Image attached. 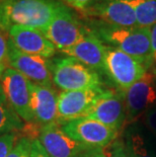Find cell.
I'll return each mask as SVG.
<instances>
[{
	"mask_svg": "<svg viewBox=\"0 0 156 157\" xmlns=\"http://www.w3.org/2000/svg\"><path fill=\"white\" fill-rule=\"evenodd\" d=\"M105 49L107 46L88 29L83 39L63 53L75 58L96 72H104Z\"/></svg>",
	"mask_w": 156,
	"mask_h": 157,
	"instance_id": "16",
	"label": "cell"
},
{
	"mask_svg": "<svg viewBox=\"0 0 156 157\" xmlns=\"http://www.w3.org/2000/svg\"><path fill=\"white\" fill-rule=\"evenodd\" d=\"M32 157H50L44 148L42 147L41 143L39 142L38 139H32Z\"/></svg>",
	"mask_w": 156,
	"mask_h": 157,
	"instance_id": "26",
	"label": "cell"
},
{
	"mask_svg": "<svg viewBox=\"0 0 156 157\" xmlns=\"http://www.w3.org/2000/svg\"><path fill=\"white\" fill-rule=\"evenodd\" d=\"M8 67V38L0 29V77Z\"/></svg>",
	"mask_w": 156,
	"mask_h": 157,
	"instance_id": "22",
	"label": "cell"
},
{
	"mask_svg": "<svg viewBox=\"0 0 156 157\" xmlns=\"http://www.w3.org/2000/svg\"><path fill=\"white\" fill-rule=\"evenodd\" d=\"M108 90L101 86L91 89L62 91L58 95L59 125L85 117Z\"/></svg>",
	"mask_w": 156,
	"mask_h": 157,
	"instance_id": "9",
	"label": "cell"
},
{
	"mask_svg": "<svg viewBox=\"0 0 156 157\" xmlns=\"http://www.w3.org/2000/svg\"><path fill=\"white\" fill-rule=\"evenodd\" d=\"M126 147L131 157H156L145 143L143 137L138 133L129 132Z\"/></svg>",
	"mask_w": 156,
	"mask_h": 157,
	"instance_id": "19",
	"label": "cell"
},
{
	"mask_svg": "<svg viewBox=\"0 0 156 157\" xmlns=\"http://www.w3.org/2000/svg\"><path fill=\"white\" fill-rule=\"evenodd\" d=\"M150 42H151V51L153 62L156 63V23L150 29Z\"/></svg>",
	"mask_w": 156,
	"mask_h": 157,
	"instance_id": "28",
	"label": "cell"
},
{
	"mask_svg": "<svg viewBox=\"0 0 156 157\" xmlns=\"http://www.w3.org/2000/svg\"><path fill=\"white\" fill-rule=\"evenodd\" d=\"M88 29L82 25L67 5L64 4L43 33L56 49L64 52L82 40Z\"/></svg>",
	"mask_w": 156,
	"mask_h": 157,
	"instance_id": "4",
	"label": "cell"
},
{
	"mask_svg": "<svg viewBox=\"0 0 156 157\" xmlns=\"http://www.w3.org/2000/svg\"><path fill=\"white\" fill-rule=\"evenodd\" d=\"M85 118L95 120L118 132L127 119L124 98L108 90L86 113Z\"/></svg>",
	"mask_w": 156,
	"mask_h": 157,
	"instance_id": "14",
	"label": "cell"
},
{
	"mask_svg": "<svg viewBox=\"0 0 156 157\" xmlns=\"http://www.w3.org/2000/svg\"><path fill=\"white\" fill-rule=\"evenodd\" d=\"M8 65L35 84L52 87V62L36 55H29L16 48L8 38Z\"/></svg>",
	"mask_w": 156,
	"mask_h": 157,
	"instance_id": "7",
	"label": "cell"
},
{
	"mask_svg": "<svg viewBox=\"0 0 156 157\" xmlns=\"http://www.w3.org/2000/svg\"><path fill=\"white\" fill-rule=\"evenodd\" d=\"M0 1H1V0H0Z\"/></svg>",
	"mask_w": 156,
	"mask_h": 157,
	"instance_id": "30",
	"label": "cell"
},
{
	"mask_svg": "<svg viewBox=\"0 0 156 157\" xmlns=\"http://www.w3.org/2000/svg\"><path fill=\"white\" fill-rule=\"evenodd\" d=\"M109 157H131L129 154L127 147L120 140L114 141L112 143Z\"/></svg>",
	"mask_w": 156,
	"mask_h": 157,
	"instance_id": "23",
	"label": "cell"
},
{
	"mask_svg": "<svg viewBox=\"0 0 156 157\" xmlns=\"http://www.w3.org/2000/svg\"><path fill=\"white\" fill-rule=\"evenodd\" d=\"M32 111L35 124L46 127L58 123V95L53 87L32 84Z\"/></svg>",
	"mask_w": 156,
	"mask_h": 157,
	"instance_id": "15",
	"label": "cell"
},
{
	"mask_svg": "<svg viewBox=\"0 0 156 157\" xmlns=\"http://www.w3.org/2000/svg\"><path fill=\"white\" fill-rule=\"evenodd\" d=\"M8 38L19 51L50 59L56 54V47L40 29L15 25L7 32Z\"/></svg>",
	"mask_w": 156,
	"mask_h": 157,
	"instance_id": "13",
	"label": "cell"
},
{
	"mask_svg": "<svg viewBox=\"0 0 156 157\" xmlns=\"http://www.w3.org/2000/svg\"><path fill=\"white\" fill-rule=\"evenodd\" d=\"M144 122L146 127L156 134V105L145 113Z\"/></svg>",
	"mask_w": 156,
	"mask_h": 157,
	"instance_id": "24",
	"label": "cell"
},
{
	"mask_svg": "<svg viewBox=\"0 0 156 157\" xmlns=\"http://www.w3.org/2000/svg\"><path fill=\"white\" fill-rule=\"evenodd\" d=\"M79 157H107L102 148H94L90 147L82 153Z\"/></svg>",
	"mask_w": 156,
	"mask_h": 157,
	"instance_id": "27",
	"label": "cell"
},
{
	"mask_svg": "<svg viewBox=\"0 0 156 157\" xmlns=\"http://www.w3.org/2000/svg\"><path fill=\"white\" fill-rule=\"evenodd\" d=\"M134 9L137 25L150 29L156 23V0H128Z\"/></svg>",
	"mask_w": 156,
	"mask_h": 157,
	"instance_id": "18",
	"label": "cell"
},
{
	"mask_svg": "<svg viewBox=\"0 0 156 157\" xmlns=\"http://www.w3.org/2000/svg\"><path fill=\"white\" fill-rule=\"evenodd\" d=\"M123 92L127 119L133 121L156 105V79L154 75L152 72H146L140 80Z\"/></svg>",
	"mask_w": 156,
	"mask_h": 157,
	"instance_id": "11",
	"label": "cell"
},
{
	"mask_svg": "<svg viewBox=\"0 0 156 157\" xmlns=\"http://www.w3.org/2000/svg\"><path fill=\"white\" fill-rule=\"evenodd\" d=\"M89 29L97 36L104 44L107 43L108 46L117 48L134 57L146 68L153 62L149 29L140 26L125 28L96 21L92 23L91 29Z\"/></svg>",
	"mask_w": 156,
	"mask_h": 157,
	"instance_id": "2",
	"label": "cell"
},
{
	"mask_svg": "<svg viewBox=\"0 0 156 157\" xmlns=\"http://www.w3.org/2000/svg\"><path fill=\"white\" fill-rule=\"evenodd\" d=\"M82 13L108 25L138 26L134 9L128 0H94Z\"/></svg>",
	"mask_w": 156,
	"mask_h": 157,
	"instance_id": "10",
	"label": "cell"
},
{
	"mask_svg": "<svg viewBox=\"0 0 156 157\" xmlns=\"http://www.w3.org/2000/svg\"><path fill=\"white\" fill-rule=\"evenodd\" d=\"M36 139L50 157H79L90 148L66 135L59 124L40 127Z\"/></svg>",
	"mask_w": 156,
	"mask_h": 157,
	"instance_id": "12",
	"label": "cell"
},
{
	"mask_svg": "<svg viewBox=\"0 0 156 157\" xmlns=\"http://www.w3.org/2000/svg\"><path fill=\"white\" fill-rule=\"evenodd\" d=\"M152 74L154 75V77H155V79H156V65H155V67L153 68V70H152Z\"/></svg>",
	"mask_w": 156,
	"mask_h": 157,
	"instance_id": "29",
	"label": "cell"
},
{
	"mask_svg": "<svg viewBox=\"0 0 156 157\" xmlns=\"http://www.w3.org/2000/svg\"><path fill=\"white\" fill-rule=\"evenodd\" d=\"M62 130L71 139L94 148H104L115 141L117 132L104 124L89 118H79L61 125Z\"/></svg>",
	"mask_w": 156,
	"mask_h": 157,
	"instance_id": "8",
	"label": "cell"
},
{
	"mask_svg": "<svg viewBox=\"0 0 156 157\" xmlns=\"http://www.w3.org/2000/svg\"><path fill=\"white\" fill-rule=\"evenodd\" d=\"M6 99L24 122L35 124L32 111V82L16 70L8 67L0 77Z\"/></svg>",
	"mask_w": 156,
	"mask_h": 157,
	"instance_id": "6",
	"label": "cell"
},
{
	"mask_svg": "<svg viewBox=\"0 0 156 157\" xmlns=\"http://www.w3.org/2000/svg\"><path fill=\"white\" fill-rule=\"evenodd\" d=\"M18 138V133H7L0 136V157L8 156Z\"/></svg>",
	"mask_w": 156,
	"mask_h": 157,
	"instance_id": "21",
	"label": "cell"
},
{
	"mask_svg": "<svg viewBox=\"0 0 156 157\" xmlns=\"http://www.w3.org/2000/svg\"><path fill=\"white\" fill-rule=\"evenodd\" d=\"M59 1H61L67 6H70V7L77 9V10L82 12V11H84L94 0H59Z\"/></svg>",
	"mask_w": 156,
	"mask_h": 157,
	"instance_id": "25",
	"label": "cell"
},
{
	"mask_svg": "<svg viewBox=\"0 0 156 157\" xmlns=\"http://www.w3.org/2000/svg\"><path fill=\"white\" fill-rule=\"evenodd\" d=\"M24 128V121L9 105L0 83V136L7 133H18Z\"/></svg>",
	"mask_w": 156,
	"mask_h": 157,
	"instance_id": "17",
	"label": "cell"
},
{
	"mask_svg": "<svg viewBox=\"0 0 156 157\" xmlns=\"http://www.w3.org/2000/svg\"><path fill=\"white\" fill-rule=\"evenodd\" d=\"M53 83L63 91L91 89L101 86L98 72L73 57H62L52 62Z\"/></svg>",
	"mask_w": 156,
	"mask_h": 157,
	"instance_id": "3",
	"label": "cell"
},
{
	"mask_svg": "<svg viewBox=\"0 0 156 157\" xmlns=\"http://www.w3.org/2000/svg\"><path fill=\"white\" fill-rule=\"evenodd\" d=\"M32 139L29 137H19L7 157H32Z\"/></svg>",
	"mask_w": 156,
	"mask_h": 157,
	"instance_id": "20",
	"label": "cell"
},
{
	"mask_svg": "<svg viewBox=\"0 0 156 157\" xmlns=\"http://www.w3.org/2000/svg\"><path fill=\"white\" fill-rule=\"evenodd\" d=\"M63 5L59 0H1L0 29L21 25L43 32Z\"/></svg>",
	"mask_w": 156,
	"mask_h": 157,
	"instance_id": "1",
	"label": "cell"
},
{
	"mask_svg": "<svg viewBox=\"0 0 156 157\" xmlns=\"http://www.w3.org/2000/svg\"><path fill=\"white\" fill-rule=\"evenodd\" d=\"M146 69L147 68L134 57L117 48L107 46L104 73L122 91H125L143 77L147 72Z\"/></svg>",
	"mask_w": 156,
	"mask_h": 157,
	"instance_id": "5",
	"label": "cell"
}]
</instances>
